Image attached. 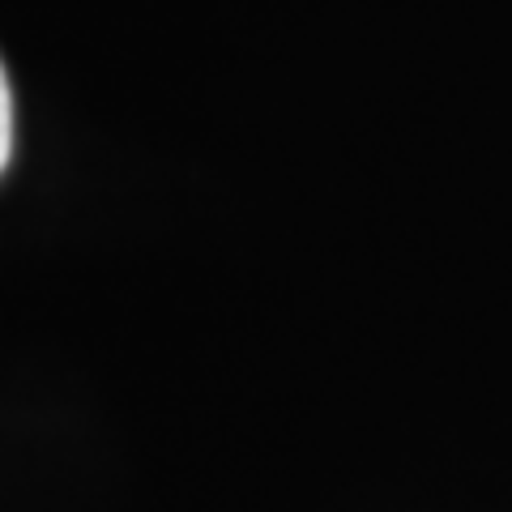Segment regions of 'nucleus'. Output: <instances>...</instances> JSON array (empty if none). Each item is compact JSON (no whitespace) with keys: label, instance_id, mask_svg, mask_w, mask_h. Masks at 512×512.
<instances>
[{"label":"nucleus","instance_id":"1","mask_svg":"<svg viewBox=\"0 0 512 512\" xmlns=\"http://www.w3.org/2000/svg\"><path fill=\"white\" fill-rule=\"evenodd\" d=\"M9 154H13V94H9L5 64H0V171L9 167Z\"/></svg>","mask_w":512,"mask_h":512}]
</instances>
